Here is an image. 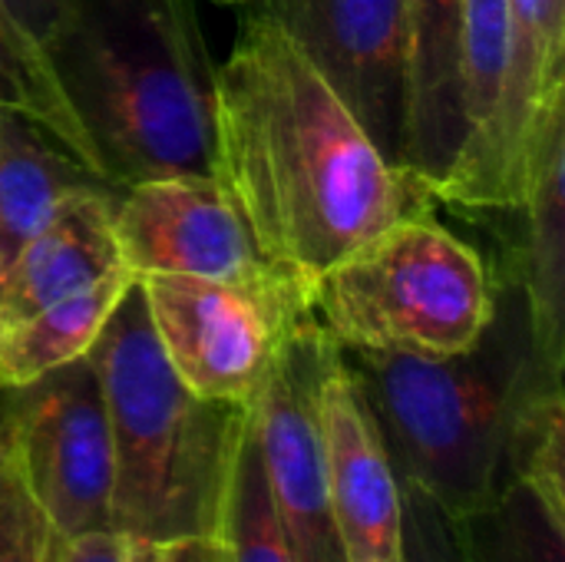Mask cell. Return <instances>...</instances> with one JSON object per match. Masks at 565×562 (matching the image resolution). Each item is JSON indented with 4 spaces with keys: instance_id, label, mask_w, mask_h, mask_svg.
Listing matches in <instances>:
<instances>
[{
    "instance_id": "cell-1",
    "label": "cell",
    "mask_w": 565,
    "mask_h": 562,
    "mask_svg": "<svg viewBox=\"0 0 565 562\" xmlns=\"http://www.w3.org/2000/svg\"><path fill=\"white\" fill-rule=\"evenodd\" d=\"M212 179L235 202L258 255L305 291L430 202L298 40L255 7L215 70Z\"/></svg>"
},
{
    "instance_id": "cell-2",
    "label": "cell",
    "mask_w": 565,
    "mask_h": 562,
    "mask_svg": "<svg viewBox=\"0 0 565 562\" xmlns=\"http://www.w3.org/2000/svg\"><path fill=\"white\" fill-rule=\"evenodd\" d=\"M404 490L447 520L487 507L507 487V444L516 411L550 371L530 335L523 285L497 278V308L480 341L460 354L424 358L341 348Z\"/></svg>"
},
{
    "instance_id": "cell-3",
    "label": "cell",
    "mask_w": 565,
    "mask_h": 562,
    "mask_svg": "<svg viewBox=\"0 0 565 562\" xmlns=\"http://www.w3.org/2000/svg\"><path fill=\"white\" fill-rule=\"evenodd\" d=\"M195 0H79L50 73L119 192L159 176H212L215 70Z\"/></svg>"
},
{
    "instance_id": "cell-4",
    "label": "cell",
    "mask_w": 565,
    "mask_h": 562,
    "mask_svg": "<svg viewBox=\"0 0 565 562\" xmlns=\"http://www.w3.org/2000/svg\"><path fill=\"white\" fill-rule=\"evenodd\" d=\"M86 358L113 434V530L156 547L215 537L248 407L205 401L175 378L136 282Z\"/></svg>"
},
{
    "instance_id": "cell-5",
    "label": "cell",
    "mask_w": 565,
    "mask_h": 562,
    "mask_svg": "<svg viewBox=\"0 0 565 562\" xmlns=\"http://www.w3.org/2000/svg\"><path fill=\"white\" fill-rule=\"evenodd\" d=\"M308 308L338 348L444 358L487 331L497 275L460 235L414 212L315 278Z\"/></svg>"
},
{
    "instance_id": "cell-6",
    "label": "cell",
    "mask_w": 565,
    "mask_h": 562,
    "mask_svg": "<svg viewBox=\"0 0 565 562\" xmlns=\"http://www.w3.org/2000/svg\"><path fill=\"white\" fill-rule=\"evenodd\" d=\"M152 335L175 378L205 401L248 407L308 291L291 278L215 282L136 275Z\"/></svg>"
},
{
    "instance_id": "cell-7",
    "label": "cell",
    "mask_w": 565,
    "mask_h": 562,
    "mask_svg": "<svg viewBox=\"0 0 565 562\" xmlns=\"http://www.w3.org/2000/svg\"><path fill=\"white\" fill-rule=\"evenodd\" d=\"M0 441L63 540L113 530V434L89 358L0 388Z\"/></svg>"
},
{
    "instance_id": "cell-8",
    "label": "cell",
    "mask_w": 565,
    "mask_h": 562,
    "mask_svg": "<svg viewBox=\"0 0 565 562\" xmlns=\"http://www.w3.org/2000/svg\"><path fill=\"white\" fill-rule=\"evenodd\" d=\"M565 116V0H510V43L490 119L463 142L434 199L520 212L540 146Z\"/></svg>"
},
{
    "instance_id": "cell-9",
    "label": "cell",
    "mask_w": 565,
    "mask_h": 562,
    "mask_svg": "<svg viewBox=\"0 0 565 562\" xmlns=\"http://www.w3.org/2000/svg\"><path fill=\"white\" fill-rule=\"evenodd\" d=\"M338 344L311 308L295 318L248 404L262 470L288 530L295 562H348L331 513L318 394Z\"/></svg>"
},
{
    "instance_id": "cell-10",
    "label": "cell",
    "mask_w": 565,
    "mask_h": 562,
    "mask_svg": "<svg viewBox=\"0 0 565 562\" xmlns=\"http://www.w3.org/2000/svg\"><path fill=\"white\" fill-rule=\"evenodd\" d=\"M122 265L132 275H192L215 282L285 278L255 248L235 202L212 176H159L116 192Z\"/></svg>"
},
{
    "instance_id": "cell-11",
    "label": "cell",
    "mask_w": 565,
    "mask_h": 562,
    "mask_svg": "<svg viewBox=\"0 0 565 562\" xmlns=\"http://www.w3.org/2000/svg\"><path fill=\"white\" fill-rule=\"evenodd\" d=\"M255 10L298 40L401 169L404 0H255Z\"/></svg>"
},
{
    "instance_id": "cell-12",
    "label": "cell",
    "mask_w": 565,
    "mask_h": 562,
    "mask_svg": "<svg viewBox=\"0 0 565 562\" xmlns=\"http://www.w3.org/2000/svg\"><path fill=\"white\" fill-rule=\"evenodd\" d=\"M321 447L334 530L348 562H397L404 556V497L381 431L344 368L331 358L321 394Z\"/></svg>"
},
{
    "instance_id": "cell-13",
    "label": "cell",
    "mask_w": 565,
    "mask_h": 562,
    "mask_svg": "<svg viewBox=\"0 0 565 562\" xmlns=\"http://www.w3.org/2000/svg\"><path fill=\"white\" fill-rule=\"evenodd\" d=\"M401 169L434 199L467 139L460 109V0H404Z\"/></svg>"
},
{
    "instance_id": "cell-14",
    "label": "cell",
    "mask_w": 565,
    "mask_h": 562,
    "mask_svg": "<svg viewBox=\"0 0 565 562\" xmlns=\"http://www.w3.org/2000/svg\"><path fill=\"white\" fill-rule=\"evenodd\" d=\"M113 209L116 192L109 185H86L43 219L0 272V328L126 268Z\"/></svg>"
},
{
    "instance_id": "cell-15",
    "label": "cell",
    "mask_w": 565,
    "mask_h": 562,
    "mask_svg": "<svg viewBox=\"0 0 565 562\" xmlns=\"http://www.w3.org/2000/svg\"><path fill=\"white\" fill-rule=\"evenodd\" d=\"M565 116L540 146L530 195L523 202L526 238L516 258L536 358L563 374L565 368Z\"/></svg>"
},
{
    "instance_id": "cell-16",
    "label": "cell",
    "mask_w": 565,
    "mask_h": 562,
    "mask_svg": "<svg viewBox=\"0 0 565 562\" xmlns=\"http://www.w3.org/2000/svg\"><path fill=\"white\" fill-rule=\"evenodd\" d=\"M86 185L106 182L33 119L0 109V272L53 209Z\"/></svg>"
},
{
    "instance_id": "cell-17",
    "label": "cell",
    "mask_w": 565,
    "mask_h": 562,
    "mask_svg": "<svg viewBox=\"0 0 565 562\" xmlns=\"http://www.w3.org/2000/svg\"><path fill=\"white\" fill-rule=\"evenodd\" d=\"M136 275L119 268L103 282L53 301L0 328V388L30 384L63 364L89 354L106 321L132 288Z\"/></svg>"
},
{
    "instance_id": "cell-18",
    "label": "cell",
    "mask_w": 565,
    "mask_h": 562,
    "mask_svg": "<svg viewBox=\"0 0 565 562\" xmlns=\"http://www.w3.org/2000/svg\"><path fill=\"white\" fill-rule=\"evenodd\" d=\"M450 530L460 562H565V523L513 480Z\"/></svg>"
},
{
    "instance_id": "cell-19",
    "label": "cell",
    "mask_w": 565,
    "mask_h": 562,
    "mask_svg": "<svg viewBox=\"0 0 565 562\" xmlns=\"http://www.w3.org/2000/svg\"><path fill=\"white\" fill-rule=\"evenodd\" d=\"M0 109H10V113L33 119L79 166H86L99 182H106L99 156L89 142V136L83 132V126L76 123L66 96L60 93L46 60L3 20V13H0Z\"/></svg>"
},
{
    "instance_id": "cell-20",
    "label": "cell",
    "mask_w": 565,
    "mask_h": 562,
    "mask_svg": "<svg viewBox=\"0 0 565 562\" xmlns=\"http://www.w3.org/2000/svg\"><path fill=\"white\" fill-rule=\"evenodd\" d=\"M565 394L563 378H540L523 397L510 444L507 484H523L565 523Z\"/></svg>"
},
{
    "instance_id": "cell-21",
    "label": "cell",
    "mask_w": 565,
    "mask_h": 562,
    "mask_svg": "<svg viewBox=\"0 0 565 562\" xmlns=\"http://www.w3.org/2000/svg\"><path fill=\"white\" fill-rule=\"evenodd\" d=\"M218 537L225 540L232 562H295L288 530L278 517V507L271 500V490L262 470L248 414H245V427H242L232 474H228Z\"/></svg>"
},
{
    "instance_id": "cell-22",
    "label": "cell",
    "mask_w": 565,
    "mask_h": 562,
    "mask_svg": "<svg viewBox=\"0 0 565 562\" xmlns=\"http://www.w3.org/2000/svg\"><path fill=\"white\" fill-rule=\"evenodd\" d=\"M63 537L23 487L0 441V562H56Z\"/></svg>"
},
{
    "instance_id": "cell-23",
    "label": "cell",
    "mask_w": 565,
    "mask_h": 562,
    "mask_svg": "<svg viewBox=\"0 0 565 562\" xmlns=\"http://www.w3.org/2000/svg\"><path fill=\"white\" fill-rule=\"evenodd\" d=\"M404 560L407 562H460L450 520L420 494L404 490Z\"/></svg>"
},
{
    "instance_id": "cell-24",
    "label": "cell",
    "mask_w": 565,
    "mask_h": 562,
    "mask_svg": "<svg viewBox=\"0 0 565 562\" xmlns=\"http://www.w3.org/2000/svg\"><path fill=\"white\" fill-rule=\"evenodd\" d=\"M76 3L79 0H0V13L50 66V53L66 33Z\"/></svg>"
},
{
    "instance_id": "cell-25",
    "label": "cell",
    "mask_w": 565,
    "mask_h": 562,
    "mask_svg": "<svg viewBox=\"0 0 565 562\" xmlns=\"http://www.w3.org/2000/svg\"><path fill=\"white\" fill-rule=\"evenodd\" d=\"M159 547L122 530H96L63 540L56 562H156Z\"/></svg>"
},
{
    "instance_id": "cell-26",
    "label": "cell",
    "mask_w": 565,
    "mask_h": 562,
    "mask_svg": "<svg viewBox=\"0 0 565 562\" xmlns=\"http://www.w3.org/2000/svg\"><path fill=\"white\" fill-rule=\"evenodd\" d=\"M156 562H232L225 540L215 537H185V540H172L162 543Z\"/></svg>"
},
{
    "instance_id": "cell-27",
    "label": "cell",
    "mask_w": 565,
    "mask_h": 562,
    "mask_svg": "<svg viewBox=\"0 0 565 562\" xmlns=\"http://www.w3.org/2000/svg\"><path fill=\"white\" fill-rule=\"evenodd\" d=\"M195 3H215V7H235V10L255 7V0H195Z\"/></svg>"
},
{
    "instance_id": "cell-28",
    "label": "cell",
    "mask_w": 565,
    "mask_h": 562,
    "mask_svg": "<svg viewBox=\"0 0 565 562\" xmlns=\"http://www.w3.org/2000/svg\"><path fill=\"white\" fill-rule=\"evenodd\" d=\"M397 562H407V560H404V556H401V560H397Z\"/></svg>"
}]
</instances>
